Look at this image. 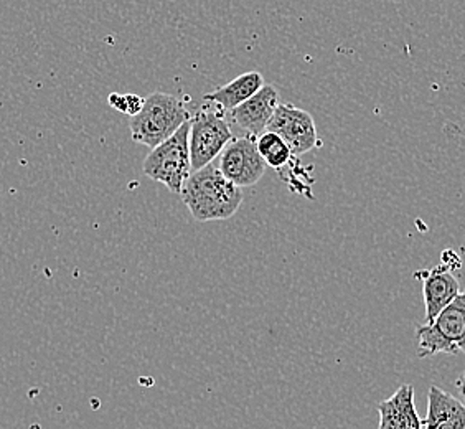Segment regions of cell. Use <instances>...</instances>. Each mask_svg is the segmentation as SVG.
<instances>
[{
	"mask_svg": "<svg viewBox=\"0 0 465 429\" xmlns=\"http://www.w3.org/2000/svg\"><path fill=\"white\" fill-rule=\"evenodd\" d=\"M180 195L197 222L228 220L244 200L242 188L232 185L215 164L192 172Z\"/></svg>",
	"mask_w": 465,
	"mask_h": 429,
	"instance_id": "6da1fadb",
	"label": "cell"
},
{
	"mask_svg": "<svg viewBox=\"0 0 465 429\" xmlns=\"http://www.w3.org/2000/svg\"><path fill=\"white\" fill-rule=\"evenodd\" d=\"M190 121L182 99L167 93H153L143 101L139 115L131 117V135L135 144L153 149L175 135Z\"/></svg>",
	"mask_w": 465,
	"mask_h": 429,
	"instance_id": "7a4b0ae2",
	"label": "cell"
},
{
	"mask_svg": "<svg viewBox=\"0 0 465 429\" xmlns=\"http://www.w3.org/2000/svg\"><path fill=\"white\" fill-rule=\"evenodd\" d=\"M188 131L190 121L187 125H182L165 143L151 149V153L143 161V174L149 179L165 185L172 194H182L185 182L193 172L188 145Z\"/></svg>",
	"mask_w": 465,
	"mask_h": 429,
	"instance_id": "3957f363",
	"label": "cell"
},
{
	"mask_svg": "<svg viewBox=\"0 0 465 429\" xmlns=\"http://www.w3.org/2000/svg\"><path fill=\"white\" fill-rule=\"evenodd\" d=\"M418 357L465 354V291L439 314L436 321L416 329Z\"/></svg>",
	"mask_w": 465,
	"mask_h": 429,
	"instance_id": "277c9868",
	"label": "cell"
},
{
	"mask_svg": "<svg viewBox=\"0 0 465 429\" xmlns=\"http://www.w3.org/2000/svg\"><path fill=\"white\" fill-rule=\"evenodd\" d=\"M232 139V127L220 111L200 109L195 116L190 117L188 145L192 170L195 172L213 164Z\"/></svg>",
	"mask_w": 465,
	"mask_h": 429,
	"instance_id": "5b68a950",
	"label": "cell"
},
{
	"mask_svg": "<svg viewBox=\"0 0 465 429\" xmlns=\"http://www.w3.org/2000/svg\"><path fill=\"white\" fill-rule=\"evenodd\" d=\"M256 139L248 135L234 137L220 155L218 169L236 187L256 185L266 172L268 165L258 153Z\"/></svg>",
	"mask_w": 465,
	"mask_h": 429,
	"instance_id": "8992f818",
	"label": "cell"
},
{
	"mask_svg": "<svg viewBox=\"0 0 465 429\" xmlns=\"http://www.w3.org/2000/svg\"><path fill=\"white\" fill-rule=\"evenodd\" d=\"M268 131L282 137L294 155L311 153L321 145L312 115L294 105L281 103L269 123Z\"/></svg>",
	"mask_w": 465,
	"mask_h": 429,
	"instance_id": "52a82bcc",
	"label": "cell"
},
{
	"mask_svg": "<svg viewBox=\"0 0 465 429\" xmlns=\"http://www.w3.org/2000/svg\"><path fill=\"white\" fill-rule=\"evenodd\" d=\"M279 105V93L272 85H264L260 93L244 101L242 106L232 109L230 113L234 125H238L246 135L260 137L268 131L269 123L274 116Z\"/></svg>",
	"mask_w": 465,
	"mask_h": 429,
	"instance_id": "ba28073f",
	"label": "cell"
},
{
	"mask_svg": "<svg viewBox=\"0 0 465 429\" xmlns=\"http://www.w3.org/2000/svg\"><path fill=\"white\" fill-rule=\"evenodd\" d=\"M422 279V294L426 304V324L436 321L439 314L448 307L457 295L460 294V286L452 271L446 264L416 273Z\"/></svg>",
	"mask_w": 465,
	"mask_h": 429,
	"instance_id": "9c48e42d",
	"label": "cell"
},
{
	"mask_svg": "<svg viewBox=\"0 0 465 429\" xmlns=\"http://www.w3.org/2000/svg\"><path fill=\"white\" fill-rule=\"evenodd\" d=\"M378 429H422V420L414 403V386L401 384L391 398L378 404Z\"/></svg>",
	"mask_w": 465,
	"mask_h": 429,
	"instance_id": "30bf717a",
	"label": "cell"
},
{
	"mask_svg": "<svg viewBox=\"0 0 465 429\" xmlns=\"http://www.w3.org/2000/svg\"><path fill=\"white\" fill-rule=\"evenodd\" d=\"M424 429H465V404L456 396L430 386L428 394V416Z\"/></svg>",
	"mask_w": 465,
	"mask_h": 429,
	"instance_id": "8fae6325",
	"label": "cell"
},
{
	"mask_svg": "<svg viewBox=\"0 0 465 429\" xmlns=\"http://www.w3.org/2000/svg\"><path fill=\"white\" fill-rule=\"evenodd\" d=\"M264 76L260 72L242 73L238 78L220 86L218 90L212 91L203 96L206 103H215L223 111L232 113V109L242 106L244 101L252 98L260 93L264 86Z\"/></svg>",
	"mask_w": 465,
	"mask_h": 429,
	"instance_id": "7c38bea8",
	"label": "cell"
},
{
	"mask_svg": "<svg viewBox=\"0 0 465 429\" xmlns=\"http://www.w3.org/2000/svg\"><path fill=\"white\" fill-rule=\"evenodd\" d=\"M256 145H258V153L262 157V161L266 162V165L272 169H284L294 157V154L289 149L286 141L271 131L261 135L256 139Z\"/></svg>",
	"mask_w": 465,
	"mask_h": 429,
	"instance_id": "4fadbf2b",
	"label": "cell"
},
{
	"mask_svg": "<svg viewBox=\"0 0 465 429\" xmlns=\"http://www.w3.org/2000/svg\"><path fill=\"white\" fill-rule=\"evenodd\" d=\"M143 101L145 98H141L137 95H119V93H113V95H109L108 98L109 106L114 107L119 113L131 117L141 113Z\"/></svg>",
	"mask_w": 465,
	"mask_h": 429,
	"instance_id": "5bb4252c",
	"label": "cell"
},
{
	"mask_svg": "<svg viewBox=\"0 0 465 429\" xmlns=\"http://www.w3.org/2000/svg\"><path fill=\"white\" fill-rule=\"evenodd\" d=\"M456 388L457 392H459V396H460V402L465 404V370L462 372V375L457 378Z\"/></svg>",
	"mask_w": 465,
	"mask_h": 429,
	"instance_id": "9a60e30c",
	"label": "cell"
}]
</instances>
